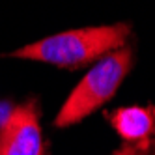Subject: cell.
<instances>
[{
  "label": "cell",
  "instance_id": "obj_3",
  "mask_svg": "<svg viewBox=\"0 0 155 155\" xmlns=\"http://www.w3.org/2000/svg\"><path fill=\"white\" fill-rule=\"evenodd\" d=\"M36 97L17 105L0 124V155H47Z\"/></svg>",
  "mask_w": 155,
  "mask_h": 155
},
{
  "label": "cell",
  "instance_id": "obj_2",
  "mask_svg": "<svg viewBox=\"0 0 155 155\" xmlns=\"http://www.w3.org/2000/svg\"><path fill=\"white\" fill-rule=\"evenodd\" d=\"M133 64H135V54L127 45L103 56L68 95L65 103L54 118V127H71L110 101L129 75Z\"/></svg>",
  "mask_w": 155,
  "mask_h": 155
},
{
  "label": "cell",
  "instance_id": "obj_5",
  "mask_svg": "<svg viewBox=\"0 0 155 155\" xmlns=\"http://www.w3.org/2000/svg\"><path fill=\"white\" fill-rule=\"evenodd\" d=\"M112 155H155V138L140 144H124Z\"/></svg>",
  "mask_w": 155,
  "mask_h": 155
},
{
  "label": "cell",
  "instance_id": "obj_1",
  "mask_svg": "<svg viewBox=\"0 0 155 155\" xmlns=\"http://www.w3.org/2000/svg\"><path fill=\"white\" fill-rule=\"evenodd\" d=\"M131 36L127 23L65 30L17 49L8 56L45 62L60 69H79L124 47Z\"/></svg>",
  "mask_w": 155,
  "mask_h": 155
},
{
  "label": "cell",
  "instance_id": "obj_4",
  "mask_svg": "<svg viewBox=\"0 0 155 155\" xmlns=\"http://www.w3.org/2000/svg\"><path fill=\"white\" fill-rule=\"evenodd\" d=\"M125 144H140L155 137V107H124L105 114Z\"/></svg>",
  "mask_w": 155,
  "mask_h": 155
}]
</instances>
